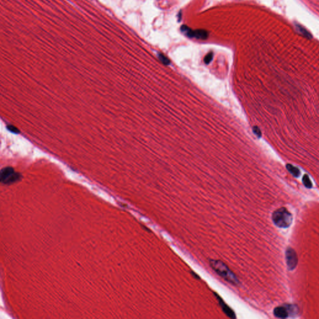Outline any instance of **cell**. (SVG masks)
Returning <instances> with one entry per match:
<instances>
[{
  "label": "cell",
  "mask_w": 319,
  "mask_h": 319,
  "mask_svg": "<svg viewBox=\"0 0 319 319\" xmlns=\"http://www.w3.org/2000/svg\"><path fill=\"white\" fill-rule=\"evenodd\" d=\"M210 265L214 271H215L221 277H222L228 282L234 285H237L239 284L238 279L236 275L224 263L221 261L211 260Z\"/></svg>",
  "instance_id": "6da1fadb"
},
{
  "label": "cell",
  "mask_w": 319,
  "mask_h": 319,
  "mask_svg": "<svg viewBox=\"0 0 319 319\" xmlns=\"http://www.w3.org/2000/svg\"><path fill=\"white\" fill-rule=\"evenodd\" d=\"M272 221L278 227L286 228L291 226L292 222V216L286 208H281L272 214Z\"/></svg>",
  "instance_id": "7a4b0ae2"
},
{
  "label": "cell",
  "mask_w": 319,
  "mask_h": 319,
  "mask_svg": "<svg viewBox=\"0 0 319 319\" xmlns=\"http://www.w3.org/2000/svg\"><path fill=\"white\" fill-rule=\"evenodd\" d=\"M21 175L15 172L11 167H7L2 168L1 171L0 180L3 184L8 185L16 182L20 180Z\"/></svg>",
  "instance_id": "3957f363"
},
{
  "label": "cell",
  "mask_w": 319,
  "mask_h": 319,
  "mask_svg": "<svg viewBox=\"0 0 319 319\" xmlns=\"http://www.w3.org/2000/svg\"><path fill=\"white\" fill-rule=\"evenodd\" d=\"M286 259L289 270H293L298 263V258L296 251L292 248H288L286 252Z\"/></svg>",
  "instance_id": "277c9868"
},
{
  "label": "cell",
  "mask_w": 319,
  "mask_h": 319,
  "mask_svg": "<svg viewBox=\"0 0 319 319\" xmlns=\"http://www.w3.org/2000/svg\"><path fill=\"white\" fill-rule=\"evenodd\" d=\"M274 314L277 318L286 319L289 317V312L288 309L286 307L279 306L274 309Z\"/></svg>",
  "instance_id": "5b68a950"
},
{
  "label": "cell",
  "mask_w": 319,
  "mask_h": 319,
  "mask_svg": "<svg viewBox=\"0 0 319 319\" xmlns=\"http://www.w3.org/2000/svg\"><path fill=\"white\" fill-rule=\"evenodd\" d=\"M217 297H218V296H217ZM218 298H219V304H220V305H221V307H222V309L223 312H224V313H225V314H226V315H227L229 317H230V318H231V319H235L236 317V316H235L234 312L232 311V310H231V308H229V307H228V306H227V305H226V304H225V303L222 301V300L221 298H219V297H218Z\"/></svg>",
  "instance_id": "8992f818"
},
{
  "label": "cell",
  "mask_w": 319,
  "mask_h": 319,
  "mask_svg": "<svg viewBox=\"0 0 319 319\" xmlns=\"http://www.w3.org/2000/svg\"><path fill=\"white\" fill-rule=\"evenodd\" d=\"M287 168L288 169V170L289 171V172L292 174L294 177H298L300 175V172H299V170H298V168H296V167H294L293 166H292L291 165H289L287 166Z\"/></svg>",
  "instance_id": "52a82bcc"
},
{
  "label": "cell",
  "mask_w": 319,
  "mask_h": 319,
  "mask_svg": "<svg viewBox=\"0 0 319 319\" xmlns=\"http://www.w3.org/2000/svg\"><path fill=\"white\" fill-rule=\"evenodd\" d=\"M302 181H303V183L304 185H305V187L307 188H311L312 187V183L311 182V181L310 180L309 177L306 175L304 176L303 177V179H302Z\"/></svg>",
  "instance_id": "ba28073f"
},
{
  "label": "cell",
  "mask_w": 319,
  "mask_h": 319,
  "mask_svg": "<svg viewBox=\"0 0 319 319\" xmlns=\"http://www.w3.org/2000/svg\"><path fill=\"white\" fill-rule=\"evenodd\" d=\"M212 58H213V54H212V53H210V54H209L208 55H207V56H206V57L205 58V63H206V64H209V63L211 62V61L212 60Z\"/></svg>",
  "instance_id": "9c48e42d"
},
{
  "label": "cell",
  "mask_w": 319,
  "mask_h": 319,
  "mask_svg": "<svg viewBox=\"0 0 319 319\" xmlns=\"http://www.w3.org/2000/svg\"><path fill=\"white\" fill-rule=\"evenodd\" d=\"M253 131H254V133H255L257 136H258L259 137L261 136V131H260V130H259V128L258 127H254L253 128Z\"/></svg>",
  "instance_id": "30bf717a"
},
{
  "label": "cell",
  "mask_w": 319,
  "mask_h": 319,
  "mask_svg": "<svg viewBox=\"0 0 319 319\" xmlns=\"http://www.w3.org/2000/svg\"><path fill=\"white\" fill-rule=\"evenodd\" d=\"M7 129H8L9 131H11V132H13V133H17V132H18L17 129H16L14 127H13V126H12V125L7 126Z\"/></svg>",
  "instance_id": "8fae6325"
},
{
  "label": "cell",
  "mask_w": 319,
  "mask_h": 319,
  "mask_svg": "<svg viewBox=\"0 0 319 319\" xmlns=\"http://www.w3.org/2000/svg\"><path fill=\"white\" fill-rule=\"evenodd\" d=\"M160 59H161V60L162 61V62H163V63H165V64H168V63H169V61H168L167 58H165L163 56H160Z\"/></svg>",
  "instance_id": "7c38bea8"
}]
</instances>
